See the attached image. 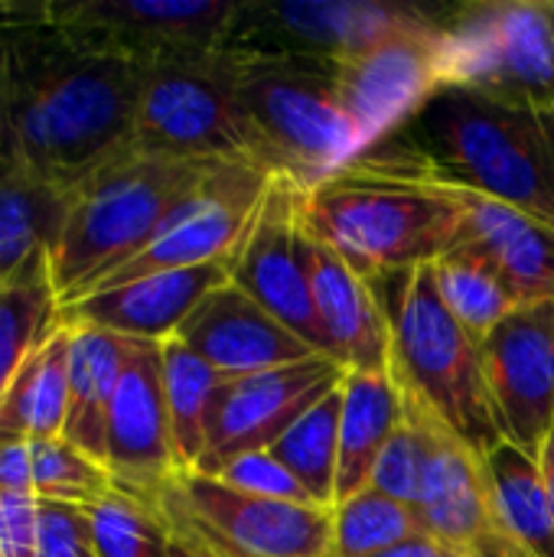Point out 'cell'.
Listing matches in <instances>:
<instances>
[{
    "label": "cell",
    "instance_id": "cell-35",
    "mask_svg": "<svg viewBox=\"0 0 554 557\" xmlns=\"http://www.w3.org/2000/svg\"><path fill=\"white\" fill-rule=\"evenodd\" d=\"M29 447H33V493L39 503L85 509L114 490L108 470L95 457L69 444L65 437L36 441Z\"/></svg>",
    "mask_w": 554,
    "mask_h": 557
},
{
    "label": "cell",
    "instance_id": "cell-21",
    "mask_svg": "<svg viewBox=\"0 0 554 557\" xmlns=\"http://www.w3.org/2000/svg\"><path fill=\"white\" fill-rule=\"evenodd\" d=\"M418 519L424 535H431L454 557H477L503 539L483 457L457 441L447 428L441 431L424 473Z\"/></svg>",
    "mask_w": 554,
    "mask_h": 557
},
{
    "label": "cell",
    "instance_id": "cell-11",
    "mask_svg": "<svg viewBox=\"0 0 554 557\" xmlns=\"http://www.w3.org/2000/svg\"><path fill=\"white\" fill-rule=\"evenodd\" d=\"M431 10L379 0H248L229 49L261 59H297L333 69L376 42L415 26Z\"/></svg>",
    "mask_w": 554,
    "mask_h": 557
},
{
    "label": "cell",
    "instance_id": "cell-44",
    "mask_svg": "<svg viewBox=\"0 0 554 557\" xmlns=\"http://www.w3.org/2000/svg\"><path fill=\"white\" fill-rule=\"evenodd\" d=\"M477 557H526V555H522V552H519V548H516V545H513V542L503 535V539H496L490 548H483V552H480Z\"/></svg>",
    "mask_w": 554,
    "mask_h": 557
},
{
    "label": "cell",
    "instance_id": "cell-13",
    "mask_svg": "<svg viewBox=\"0 0 554 557\" xmlns=\"http://www.w3.org/2000/svg\"><path fill=\"white\" fill-rule=\"evenodd\" d=\"M268 183H271V173L255 166L251 160L219 163L206 176V183L173 209V215L153 232V238L134 258H127L118 271L98 281L88 294L111 290V287H121L150 274H163V271L229 264V258L235 255L242 235L248 232L255 219V209Z\"/></svg>",
    "mask_w": 554,
    "mask_h": 557
},
{
    "label": "cell",
    "instance_id": "cell-17",
    "mask_svg": "<svg viewBox=\"0 0 554 557\" xmlns=\"http://www.w3.org/2000/svg\"><path fill=\"white\" fill-rule=\"evenodd\" d=\"M104 470L114 490L150 503H157L160 493L183 476L163 401L160 343L134 339L131 346L108 414Z\"/></svg>",
    "mask_w": 554,
    "mask_h": 557
},
{
    "label": "cell",
    "instance_id": "cell-19",
    "mask_svg": "<svg viewBox=\"0 0 554 557\" xmlns=\"http://www.w3.org/2000/svg\"><path fill=\"white\" fill-rule=\"evenodd\" d=\"M173 339L229 379H245L320 356L232 281L202 297Z\"/></svg>",
    "mask_w": 554,
    "mask_h": 557
},
{
    "label": "cell",
    "instance_id": "cell-2",
    "mask_svg": "<svg viewBox=\"0 0 554 557\" xmlns=\"http://www.w3.org/2000/svg\"><path fill=\"white\" fill-rule=\"evenodd\" d=\"M359 160L496 199L554 228V108L451 85Z\"/></svg>",
    "mask_w": 554,
    "mask_h": 557
},
{
    "label": "cell",
    "instance_id": "cell-41",
    "mask_svg": "<svg viewBox=\"0 0 554 557\" xmlns=\"http://www.w3.org/2000/svg\"><path fill=\"white\" fill-rule=\"evenodd\" d=\"M372 557H454L447 555L431 535H415V539H408V542H398V545H392V548H385V552H379V555Z\"/></svg>",
    "mask_w": 554,
    "mask_h": 557
},
{
    "label": "cell",
    "instance_id": "cell-9",
    "mask_svg": "<svg viewBox=\"0 0 554 557\" xmlns=\"http://www.w3.org/2000/svg\"><path fill=\"white\" fill-rule=\"evenodd\" d=\"M235 82V49L144 69L134 150L180 160H245Z\"/></svg>",
    "mask_w": 554,
    "mask_h": 557
},
{
    "label": "cell",
    "instance_id": "cell-40",
    "mask_svg": "<svg viewBox=\"0 0 554 557\" xmlns=\"http://www.w3.org/2000/svg\"><path fill=\"white\" fill-rule=\"evenodd\" d=\"M160 506V503H157ZM170 522V555L167 557H225L212 542H206L199 532H193L186 522L173 519L170 512H163Z\"/></svg>",
    "mask_w": 554,
    "mask_h": 557
},
{
    "label": "cell",
    "instance_id": "cell-45",
    "mask_svg": "<svg viewBox=\"0 0 554 557\" xmlns=\"http://www.w3.org/2000/svg\"><path fill=\"white\" fill-rule=\"evenodd\" d=\"M20 29V26H7L0 29V91H3V75H7V42H10V33Z\"/></svg>",
    "mask_w": 554,
    "mask_h": 557
},
{
    "label": "cell",
    "instance_id": "cell-25",
    "mask_svg": "<svg viewBox=\"0 0 554 557\" xmlns=\"http://www.w3.org/2000/svg\"><path fill=\"white\" fill-rule=\"evenodd\" d=\"M62 215V189L13 170L0 173V294L49 277Z\"/></svg>",
    "mask_w": 554,
    "mask_h": 557
},
{
    "label": "cell",
    "instance_id": "cell-18",
    "mask_svg": "<svg viewBox=\"0 0 554 557\" xmlns=\"http://www.w3.org/2000/svg\"><path fill=\"white\" fill-rule=\"evenodd\" d=\"M304 193V189H300ZM300 255L327 356L346 372H389L392 330L376 277L362 274L330 242L300 222Z\"/></svg>",
    "mask_w": 554,
    "mask_h": 557
},
{
    "label": "cell",
    "instance_id": "cell-14",
    "mask_svg": "<svg viewBox=\"0 0 554 557\" xmlns=\"http://www.w3.org/2000/svg\"><path fill=\"white\" fill-rule=\"evenodd\" d=\"M225 268L238 290L297 333L313 352L327 356L300 255V186L294 180L271 176L255 219Z\"/></svg>",
    "mask_w": 554,
    "mask_h": 557
},
{
    "label": "cell",
    "instance_id": "cell-8",
    "mask_svg": "<svg viewBox=\"0 0 554 557\" xmlns=\"http://www.w3.org/2000/svg\"><path fill=\"white\" fill-rule=\"evenodd\" d=\"M451 85L506 104L554 108V0H477L441 13Z\"/></svg>",
    "mask_w": 554,
    "mask_h": 557
},
{
    "label": "cell",
    "instance_id": "cell-38",
    "mask_svg": "<svg viewBox=\"0 0 554 557\" xmlns=\"http://www.w3.org/2000/svg\"><path fill=\"white\" fill-rule=\"evenodd\" d=\"M39 552V499L0 496V557H36Z\"/></svg>",
    "mask_w": 554,
    "mask_h": 557
},
{
    "label": "cell",
    "instance_id": "cell-31",
    "mask_svg": "<svg viewBox=\"0 0 554 557\" xmlns=\"http://www.w3.org/2000/svg\"><path fill=\"white\" fill-rule=\"evenodd\" d=\"M95 557H167L170 522L150 499L111 490L95 506L82 509Z\"/></svg>",
    "mask_w": 554,
    "mask_h": 557
},
{
    "label": "cell",
    "instance_id": "cell-23",
    "mask_svg": "<svg viewBox=\"0 0 554 557\" xmlns=\"http://www.w3.org/2000/svg\"><path fill=\"white\" fill-rule=\"evenodd\" d=\"M131 346L134 339H124L118 333L88 323H69V411H65L62 437L78 450H85L88 457H95L101 467H104L108 414Z\"/></svg>",
    "mask_w": 554,
    "mask_h": 557
},
{
    "label": "cell",
    "instance_id": "cell-20",
    "mask_svg": "<svg viewBox=\"0 0 554 557\" xmlns=\"http://www.w3.org/2000/svg\"><path fill=\"white\" fill-rule=\"evenodd\" d=\"M225 281H229L225 264L163 271V274H150V277L111 287V290L88 294L62 307V317L69 323H88V326L118 333L124 339L167 343L180 333V326L202 304V297H209Z\"/></svg>",
    "mask_w": 554,
    "mask_h": 557
},
{
    "label": "cell",
    "instance_id": "cell-29",
    "mask_svg": "<svg viewBox=\"0 0 554 557\" xmlns=\"http://www.w3.org/2000/svg\"><path fill=\"white\" fill-rule=\"evenodd\" d=\"M431 274L438 297L477 343H483L509 313L526 307L509 277L470 245L454 242L451 251L431 264Z\"/></svg>",
    "mask_w": 554,
    "mask_h": 557
},
{
    "label": "cell",
    "instance_id": "cell-34",
    "mask_svg": "<svg viewBox=\"0 0 554 557\" xmlns=\"http://www.w3.org/2000/svg\"><path fill=\"white\" fill-rule=\"evenodd\" d=\"M59 323L62 307L49 277L0 294V395Z\"/></svg>",
    "mask_w": 554,
    "mask_h": 557
},
{
    "label": "cell",
    "instance_id": "cell-6",
    "mask_svg": "<svg viewBox=\"0 0 554 557\" xmlns=\"http://www.w3.org/2000/svg\"><path fill=\"white\" fill-rule=\"evenodd\" d=\"M235 108L245 160L300 189L323 183L362 153V137L323 65L238 52Z\"/></svg>",
    "mask_w": 554,
    "mask_h": 557
},
{
    "label": "cell",
    "instance_id": "cell-4",
    "mask_svg": "<svg viewBox=\"0 0 554 557\" xmlns=\"http://www.w3.org/2000/svg\"><path fill=\"white\" fill-rule=\"evenodd\" d=\"M300 222L369 277L434 264L460 235V193L353 160L300 193Z\"/></svg>",
    "mask_w": 554,
    "mask_h": 557
},
{
    "label": "cell",
    "instance_id": "cell-3",
    "mask_svg": "<svg viewBox=\"0 0 554 557\" xmlns=\"http://www.w3.org/2000/svg\"><path fill=\"white\" fill-rule=\"evenodd\" d=\"M219 163L229 160H180L131 147L72 186L49 255L59 307L75 304L134 258Z\"/></svg>",
    "mask_w": 554,
    "mask_h": 557
},
{
    "label": "cell",
    "instance_id": "cell-24",
    "mask_svg": "<svg viewBox=\"0 0 554 557\" xmlns=\"http://www.w3.org/2000/svg\"><path fill=\"white\" fill-rule=\"evenodd\" d=\"M340 408V467L336 503L356 496L372 483V470L389 437L405 421V392L392 372H346ZM333 503V506H336Z\"/></svg>",
    "mask_w": 554,
    "mask_h": 557
},
{
    "label": "cell",
    "instance_id": "cell-36",
    "mask_svg": "<svg viewBox=\"0 0 554 557\" xmlns=\"http://www.w3.org/2000/svg\"><path fill=\"white\" fill-rule=\"evenodd\" d=\"M216 476H219L222 483L242 490V493H251V496L317 506V503H310V496L300 490V483H297V480H294L268 450L242 454V457H235L232 463H225Z\"/></svg>",
    "mask_w": 554,
    "mask_h": 557
},
{
    "label": "cell",
    "instance_id": "cell-5",
    "mask_svg": "<svg viewBox=\"0 0 554 557\" xmlns=\"http://www.w3.org/2000/svg\"><path fill=\"white\" fill-rule=\"evenodd\" d=\"M376 284L392 330L389 372L405 398L480 457L496 450L506 437L490 401L480 343L438 297L431 264L376 277Z\"/></svg>",
    "mask_w": 554,
    "mask_h": 557
},
{
    "label": "cell",
    "instance_id": "cell-15",
    "mask_svg": "<svg viewBox=\"0 0 554 557\" xmlns=\"http://www.w3.org/2000/svg\"><path fill=\"white\" fill-rule=\"evenodd\" d=\"M346 369L327 356H310L281 369L232 379L209 421L206 454L196 473L216 476L242 454L268 450L297 418L336 392Z\"/></svg>",
    "mask_w": 554,
    "mask_h": 557
},
{
    "label": "cell",
    "instance_id": "cell-39",
    "mask_svg": "<svg viewBox=\"0 0 554 557\" xmlns=\"http://www.w3.org/2000/svg\"><path fill=\"white\" fill-rule=\"evenodd\" d=\"M0 496H36L33 447L26 441H0Z\"/></svg>",
    "mask_w": 554,
    "mask_h": 557
},
{
    "label": "cell",
    "instance_id": "cell-28",
    "mask_svg": "<svg viewBox=\"0 0 554 557\" xmlns=\"http://www.w3.org/2000/svg\"><path fill=\"white\" fill-rule=\"evenodd\" d=\"M160 379H163V401L170 414L173 447L183 473H196L206 454L209 421L219 405L222 388L232 382L180 339L160 343Z\"/></svg>",
    "mask_w": 554,
    "mask_h": 557
},
{
    "label": "cell",
    "instance_id": "cell-33",
    "mask_svg": "<svg viewBox=\"0 0 554 557\" xmlns=\"http://www.w3.org/2000/svg\"><path fill=\"white\" fill-rule=\"evenodd\" d=\"M405 421L398 424V431L389 437L376 470H372V490L411 506L418 512L421 503V486H424V473L428 463L434 457V444L444 431V424H438L421 405H415L411 398H405Z\"/></svg>",
    "mask_w": 554,
    "mask_h": 557
},
{
    "label": "cell",
    "instance_id": "cell-7",
    "mask_svg": "<svg viewBox=\"0 0 554 557\" xmlns=\"http://www.w3.org/2000/svg\"><path fill=\"white\" fill-rule=\"evenodd\" d=\"M235 0H72L42 3V20L72 46L157 69L229 49Z\"/></svg>",
    "mask_w": 554,
    "mask_h": 557
},
{
    "label": "cell",
    "instance_id": "cell-30",
    "mask_svg": "<svg viewBox=\"0 0 554 557\" xmlns=\"http://www.w3.org/2000/svg\"><path fill=\"white\" fill-rule=\"evenodd\" d=\"M343 388V385H340ZM330 392L304 418H297L268 454L300 483L310 503L333 509L336 503V467H340V408L343 395Z\"/></svg>",
    "mask_w": 554,
    "mask_h": 557
},
{
    "label": "cell",
    "instance_id": "cell-16",
    "mask_svg": "<svg viewBox=\"0 0 554 557\" xmlns=\"http://www.w3.org/2000/svg\"><path fill=\"white\" fill-rule=\"evenodd\" d=\"M480 356L503 437L539 457L554 431V300L509 313L480 343Z\"/></svg>",
    "mask_w": 554,
    "mask_h": 557
},
{
    "label": "cell",
    "instance_id": "cell-46",
    "mask_svg": "<svg viewBox=\"0 0 554 557\" xmlns=\"http://www.w3.org/2000/svg\"><path fill=\"white\" fill-rule=\"evenodd\" d=\"M219 552H222V548H219ZM222 555H225V557H235V555H229V552H222Z\"/></svg>",
    "mask_w": 554,
    "mask_h": 557
},
{
    "label": "cell",
    "instance_id": "cell-37",
    "mask_svg": "<svg viewBox=\"0 0 554 557\" xmlns=\"http://www.w3.org/2000/svg\"><path fill=\"white\" fill-rule=\"evenodd\" d=\"M36 557H95L82 509L39 503V552Z\"/></svg>",
    "mask_w": 554,
    "mask_h": 557
},
{
    "label": "cell",
    "instance_id": "cell-22",
    "mask_svg": "<svg viewBox=\"0 0 554 557\" xmlns=\"http://www.w3.org/2000/svg\"><path fill=\"white\" fill-rule=\"evenodd\" d=\"M460 193L464 225L457 242L483 251L526 304L554 300V228L496 199Z\"/></svg>",
    "mask_w": 554,
    "mask_h": 557
},
{
    "label": "cell",
    "instance_id": "cell-12",
    "mask_svg": "<svg viewBox=\"0 0 554 557\" xmlns=\"http://www.w3.org/2000/svg\"><path fill=\"white\" fill-rule=\"evenodd\" d=\"M336 98L362 137V150L402 127L438 91L451 88V42L441 13L343 59L330 69Z\"/></svg>",
    "mask_w": 554,
    "mask_h": 557
},
{
    "label": "cell",
    "instance_id": "cell-32",
    "mask_svg": "<svg viewBox=\"0 0 554 557\" xmlns=\"http://www.w3.org/2000/svg\"><path fill=\"white\" fill-rule=\"evenodd\" d=\"M421 532V519L411 506L366 486L333 506L330 557H372Z\"/></svg>",
    "mask_w": 554,
    "mask_h": 557
},
{
    "label": "cell",
    "instance_id": "cell-43",
    "mask_svg": "<svg viewBox=\"0 0 554 557\" xmlns=\"http://www.w3.org/2000/svg\"><path fill=\"white\" fill-rule=\"evenodd\" d=\"M535 460H539V470H542V480H545V490H549V499H552L554 509V431L549 434V441L542 444Z\"/></svg>",
    "mask_w": 554,
    "mask_h": 557
},
{
    "label": "cell",
    "instance_id": "cell-27",
    "mask_svg": "<svg viewBox=\"0 0 554 557\" xmlns=\"http://www.w3.org/2000/svg\"><path fill=\"white\" fill-rule=\"evenodd\" d=\"M483 467L500 532L526 557H554V509L539 460L503 441Z\"/></svg>",
    "mask_w": 554,
    "mask_h": 557
},
{
    "label": "cell",
    "instance_id": "cell-26",
    "mask_svg": "<svg viewBox=\"0 0 554 557\" xmlns=\"http://www.w3.org/2000/svg\"><path fill=\"white\" fill-rule=\"evenodd\" d=\"M69 411V323L16 369L0 395V441H52L65 431Z\"/></svg>",
    "mask_w": 554,
    "mask_h": 557
},
{
    "label": "cell",
    "instance_id": "cell-10",
    "mask_svg": "<svg viewBox=\"0 0 554 557\" xmlns=\"http://www.w3.org/2000/svg\"><path fill=\"white\" fill-rule=\"evenodd\" d=\"M160 509L235 557H330L333 509L242 493L219 476L183 473Z\"/></svg>",
    "mask_w": 554,
    "mask_h": 557
},
{
    "label": "cell",
    "instance_id": "cell-42",
    "mask_svg": "<svg viewBox=\"0 0 554 557\" xmlns=\"http://www.w3.org/2000/svg\"><path fill=\"white\" fill-rule=\"evenodd\" d=\"M42 16V3H0V29L26 26Z\"/></svg>",
    "mask_w": 554,
    "mask_h": 557
},
{
    "label": "cell",
    "instance_id": "cell-1",
    "mask_svg": "<svg viewBox=\"0 0 554 557\" xmlns=\"http://www.w3.org/2000/svg\"><path fill=\"white\" fill-rule=\"evenodd\" d=\"M144 69L65 42L42 16L13 29L0 91V173L69 193L134 147Z\"/></svg>",
    "mask_w": 554,
    "mask_h": 557
}]
</instances>
